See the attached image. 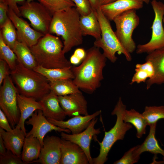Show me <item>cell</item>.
Instances as JSON below:
<instances>
[{
    "mask_svg": "<svg viewBox=\"0 0 164 164\" xmlns=\"http://www.w3.org/2000/svg\"><path fill=\"white\" fill-rule=\"evenodd\" d=\"M85 57L78 66H72L73 82L84 92L91 94L101 85L107 58L100 48L94 46L86 51Z\"/></svg>",
    "mask_w": 164,
    "mask_h": 164,
    "instance_id": "obj_1",
    "label": "cell"
},
{
    "mask_svg": "<svg viewBox=\"0 0 164 164\" xmlns=\"http://www.w3.org/2000/svg\"><path fill=\"white\" fill-rule=\"evenodd\" d=\"M80 17L75 7L56 12L52 16L49 33L61 37L64 53L83 43V35L80 25Z\"/></svg>",
    "mask_w": 164,
    "mask_h": 164,
    "instance_id": "obj_2",
    "label": "cell"
},
{
    "mask_svg": "<svg viewBox=\"0 0 164 164\" xmlns=\"http://www.w3.org/2000/svg\"><path fill=\"white\" fill-rule=\"evenodd\" d=\"M63 47L59 38L48 33L29 48L38 65L47 68L71 67V64L63 51Z\"/></svg>",
    "mask_w": 164,
    "mask_h": 164,
    "instance_id": "obj_3",
    "label": "cell"
},
{
    "mask_svg": "<svg viewBox=\"0 0 164 164\" xmlns=\"http://www.w3.org/2000/svg\"><path fill=\"white\" fill-rule=\"evenodd\" d=\"M10 73L19 93L23 95L39 101L51 91L49 81L45 77L18 61Z\"/></svg>",
    "mask_w": 164,
    "mask_h": 164,
    "instance_id": "obj_4",
    "label": "cell"
},
{
    "mask_svg": "<svg viewBox=\"0 0 164 164\" xmlns=\"http://www.w3.org/2000/svg\"><path fill=\"white\" fill-rule=\"evenodd\" d=\"M126 108L121 97L111 113L115 115L117 119L114 126L108 132H105L104 137L101 142H98L100 145V152L98 156L93 158V164H104L108 160V153L114 144L118 140L124 139L126 132L132 128V126L129 123L125 122L123 114Z\"/></svg>",
    "mask_w": 164,
    "mask_h": 164,
    "instance_id": "obj_5",
    "label": "cell"
},
{
    "mask_svg": "<svg viewBox=\"0 0 164 164\" xmlns=\"http://www.w3.org/2000/svg\"><path fill=\"white\" fill-rule=\"evenodd\" d=\"M95 12L100 25L101 37L99 39L95 40L94 46L101 48L103 54L112 63H115L118 59L116 53L123 54L127 61H131V53L121 43L112 29L110 21L103 13L100 8Z\"/></svg>",
    "mask_w": 164,
    "mask_h": 164,
    "instance_id": "obj_6",
    "label": "cell"
},
{
    "mask_svg": "<svg viewBox=\"0 0 164 164\" xmlns=\"http://www.w3.org/2000/svg\"><path fill=\"white\" fill-rule=\"evenodd\" d=\"M136 10L132 9L125 12L113 20L116 26L115 32L118 38L124 48L131 54L136 48L132 35L140 22Z\"/></svg>",
    "mask_w": 164,
    "mask_h": 164,
    "instance_id": "obj_7",
    "label": "cell"
},
{
    "mask_svg": "<svg viewBox=\"0 0 164 164\" xmlns=\"http://www.w3.org/2000/svg\"><path fill=\"white\" fill-rule=\"evenodd\" d=\"M155 16L151 27L152 30L151 39L148 43L139 44L136 47L138 54H148L156 50L164 47V29L163 17L164 14V4L156 0L151 2Z\"/></svg>",
    "mask_w": 164,
    "mask_h": 164,
    "instance_id": "obj_8",
    "label": "cell"
},
{
    "mask_svg": "<svg viewBox=\"0 0 164 164\" xmlns=\"http://www.w3.org/2000/svg\"><path fill=\"white\" fill-rule=\"evenodd\" d=\"M12 80L9 75H7L1 86L0 107L14 129L19 122L20 114L17 100L19 92Z\"/></svg>",
    "mask_w": 164,
    "mask_h": 164,
    "instance_id": "obj_9",
    "label": "cell"
},
{
    "mask_svg": "<svg viewBox=\"0 0 164 164\" xmlns=\"http://www.w3.org/2000/svg\"><path fill=\"white\" fill-rule=\"evenodd\" d=\"M19 8L21 16L28 19L34 29L44 35L49 33L52 15L44 6L33 1L25 2Z\"/></svg>",
    "mask_w": 164,
    "mask_h": 164,
    "instance_id": "obj_10",
    "label": "cell"
},
{
    "mask_svg": "<svg viewBox=\"0 0 164 164\" xmlns=\"http://www.w3.org/2000/svg\"><path fill=\"white\" fill-rule=\"evenodd\" d=\"M31 117L26 121V124L31 125L32 128L27 133L26 136H32L37 138L40 142L42 147L43 145L44 137L48 132L53 130L67 133L71 132L68 129L62 128L51 123L44 116L41 110L36 111Z\"/></svg>",
    "mask_w": 164,
    "mask_h": 164,
    "instance_id": "obj_11",
    "label": "cell"
},
{
    "mask_svg": "<svg viewBox=\"0 0 164 164\" xmlns=\"http://www.w3.org/2000/svg\"><path fill=\"white\" fill-rule=\"evenodd\" d=\"M8 14L16 29L18 41L25 43L30 47L35 45L44 35L32 28L27 22L17 15L10 8Z\"/></svg>",
    "mask_w": 164,
    "mask_h": 164,
    "instance_id": "obj_12",
    "label": "cell"
},
{
    "mask_svg": "<svg viewBox=\"0 0 164 164\" xmlns=\"http://www.w3.org/2000/svg\"><path fill=\"white\" fill-rule=\"evenodd\" d=\"M98 118H95L91 121L87 128L82 132L77 134H70L61 132V138L74 143L80 146L85 153L90 164H93V158L90 151V143L92 137L101 132L100 128L96 129L94 126Z\"/></svg>",
    "mask_w": 164,
    "mask_h": 164,
    "instance_id": "obj_13",
    "label": "cell"
},
{
    "mask_svg": "<svg viewBox=\"0 0 164 164\" xmlns=\"http://www.w3.org/2000/svg\"><path fill=\"white\" fill-rule=\"evenodd\" d=\"M61 139L52 135L44 138L39 158L34 162L42 164H59L61 157Z\"/></svg>",
    "mask_w": 164,
    "mask_h": 164,
    "instance_id": "obj_14",
    "label": "cell"
},
{
    "mask_svg": "<svg viewBox=\"0 0 164 164\" xmlns=\"http://www.w3.org/2000/svg\"><path fill=\"white\" fill-rule=\"evenodd\" d=\"M60 103L67 116L88 114L87 103L82 92L58 96Z\"/></svg>",
    "mask_w": 164,
    "mask_h": 164,
    "instance_id": "obj_15",
    "label": "cell"
},
{
    "mask_svg": "<svg viewBox=\"0 0 164 164\" xmlns=\"http://www.w3.org/2000/svg\"><path fill=\"white\" fill-rule=\"evenodd\" d=\"M60 164H88L87 158L82 149L76 144L62 138Z\"/></svg>",
    "mask_w": 164,
    "mask_h": 164,
    "instance_id": "obj_16",
    "label": "cell"
},
{
    "mask_svg": "<svg viewBox=\"0 0 164 164\" xmlns=\"http://www.w3.org/2000/svg\"><path fill=\"white\" fill-rule=\"evenodd\" d=\"M142 0H117L111 3L101 5L100 9L110 21L123 13L131 10H138L143 6Z\"/></svg>",
    "mask_w": 164,
    "mask_h": 164,
    "instance_id": "obj_17",
    "label": "cell"
},
{
    "mask_svg": "<svg viewBox=\"0 0 164 164\" xmlns=\"http://www.w3.org/2000/svg\"><path fill=\"white\" fill-rule=\"evenodd\" d=\"M101 110L96 111L91 114L82 116L79 115L73 117L66 121H58L51 119L47 120L53 124L63 129L70 131L72 134L80 133L86 129L92 120L99 115Z\"/></svg>",
    "mask_w": 164,
    "mask_h": 164,
    "instance_id": "obj_18",
    "label": "cell"
},
{
    "mask_svg": "<svg viewBox=\"0 0 164 164\" xmlns=\"http://www.w3.org/2000/svg\"><path fill=\"white\" fill-rule=\"evenodd\" d=\"M44 116L47 118L63 120L67 116L60 103L58 96L51 91L39 101Z\"/></svg>",
    "mask_w": 164,
    "mask_h": 164,
    "instance_id": "obj_19",
    "label": "cell"
},
{
    "mask_svg": "<svg viewBox=\"0 0 164 164\" xmlns=\"http://www.w3.org/2000/svg\"><path fill=\"white\" fill-rule=\"evenodd\" d=\"M145 60L150 61L155 70L154 76L146 81V89L148 90L154 84L164 83V47L148 53Z\"/></svg>",
    "mask_w": 164,
    "mask_h": 164,
    "instance_id": "obj_20",
    "label": "cell"
},
{
    "mask_svg": "<svg viewBox=\"0 0 164 164\" xmlns=\"http://www.w3.org/2000/svg\"><path fill=\"white\" fill-rule=\"evenodd\" d=\"M18 106L20 113L19 120L16 126L27 134L25 126L26 120L31 116L33 112L38 110H42L39 101L31 97H27L19 93L17 94Z\"/></svg>",
    "mask_w": 164,
    "mask_h": 164,
    "instance_id": "obj_21",
    "label": "cell"
},
{
    "mask_svg": "<svg viewBox=\"0 0 164 164\" xmlns=\"http://www.w3.org/2000/svg\"><path fill=\"white\" fill-rule=\"evenodd\" d=\"M14 132H7L0 128V135H1L6 149L15 155L21 156V151L26 134L21 128L16 126Z\"/></svg>",
    "mask_w": 164,
    "mask_h": 164,
    "instance_id": "obj_22",
    "label": "cell"
},
{
    "mask_svg": "<svg viewBox=\"0 0 164 164\" xmlns=\"http://www.w3.org/2000/svg\"><path fill=\"white\" fill-rule=\"evenodd\" d=\"M21 155L23 162L26 164L34 163L39 158L42 147L39 140L32 136H26Z\"/></svg>",
    "mask_w": 164,
    "mask_h": 164,
    "instance_id": "obj_23",
    "label": "cell"
},
{
    "mask_svg": "<svg viewBox=\"0 0 164 164\" xmlns=\"http://www.w3.org/2000/svg\"><path fill=\"white\" fill-rule=\"evenodd\" d=\"M80 22L83 36H91L95 40L101 38L100 25L95 12L92 11L87 15L80 16Z\"/></svg>",
    "mask_w": 164,
    "mask_h": 164,
    "instance_id": "obj_24",
    "label": "cell"
},
{
    "mask_svg": "<svg viewBox=\"0 0 164 164\" xmlns=\"http://www.w3.org/2000/svg\"><path fill=\"white\" fill-rule=\"evenodd\" d=\"M156 124V123L149 126L150 128L149 135L141 145H138L136 151L140 155L146 152L155 155L160 154L163 156L164 159V150L159 146L155 137Z\"/></svg>",
    "mask_w": 164,
    "mask_h": 164,
    "instance_id": "obj_25",
    "label": "cell"
},
{
    "mask_svg": "<svg viewBox=\"0 0 164 164\" xmlns=\"http://www.w3.org/2000/svg\"><path fill=\"white\" fill-rule=\"evenodd\" d=\"M123 120L126 123H129L135 128L136 136L138 138H141L146 133L147 123L142 114L139 113L134 109L127 110L126 108L123 114Z\"/></svg>",
    "mask_w": 164,
    "mask_h": 164,
    "instance_id": "obj_26",
    "label": "cell"
},
{
    "mask_svg": "<svg viewBox=\"0 0 164 164\" xmlns=\"http://www.w3.org/2000/svg\"><path fill=\"white\" fill-rule=\"evenodd\" d=\"M71 67L60 68H47L38 65L33 70L45 77L49 81L63 79H73Z\"/></svg>",
    "mask_w": 164,
    "mask_h": 164,
    "instance_id": "obj_27",
    "label": "cell"
},
{
    "mask_svg": "<svg viewBox=\"0 0 164 164\" xmlns=\"http://www.w3.org/2000/svg\"><path fill=\"white\" fill-rule=\"evenodd\" d=\"M13 50L18 61L25 67L33 69L38 66L30 48L25 43L18 41Z\"/></svg>",
    "mask_w": 164,
    "mask_h": 164,
    "instance_id": "obj_28",
    "label": "cell"
},
{
    "mask_svg": "<svg viewBox=\"0 0 164 164\" xmlns=\"http://www.w3.org/2000/svg\"><path fill=\"white\" fill-rule=\"evenodd\" d=\"M51 91L58 96L80 92L72 79H67L49 81Z\"/></svg>",
    "mask_w": 164,
    "mask_h": 164,
    "instance_id": "obj_29",
    "label": "cell"
},
{
    "mask_svg": "<svg viewBox=\"0 0 164 164\" xmlns=\"http://www.w3.org/2000/svg\"><path fill=\"white\" fill-rule=\"evenodd\" d=\"M0 29V36L4 42L13 50L18 41L16 29L9 18Z\"/></svg>",
    "mask_w": 164,
    "mask_h": 164,
    "instance_id": "obj_30",
    "label": "cell"
},
{
    "mask_svg": "<svg viewBox=\"0 0 164 164\" xmlns=\"http://www.w3.org/2000/svg\"><path fill=\"white\" fill-rule=\"evenodd\" d=\"M53 15L56 12L75 7L72 0H36Z\"/></svg>",
    "mask_w": 164,
    "mask_h": 164,
    "instance_id": "obj_31",
    "label": "cell"
},
{
    "mask_svg": "<svg viewBox=\"0 0 164 164\" xmlns=\"http://www.w3.org/2000/svg\"><path fill=\"white\" fill-rule=\"evenodd\" d=\"M142 114L149 126L164 119V106H146Z\"/></svg>",
    "mask_w": 164,
    "mask_h": 164,
    "instance_id": "obj_32",
    "label": "cell"
},
{
    "mask_svg": "<svg viewBox=\"0 0 164 164\" xmlns=\"http://www.w3.org/2000/svg\"><path fill=\"white\" fill-rule=\"evenodd\" d=\"M0 59L6 62L11 71L15 69L18 63L16 54L4 42L0 36Z\"/></svg>",
    "mask_w": 164,
    "mask_h": 164,
    "instance_id": "obj_33",
    "label": "cell"
},
{
    "mask_svg": "<svg viewBox=\"0 0 164 164\" xmlns=\"http://www.w3.org/2000/svg\"><path fill=\"white\" fill-rule=\"evenodd\" d=\"M138 145L131 149L124 154L119 159L114 162V164H133L138 161L140 155L136 152Z\"/></svg>",
    "mask_w": 164,
    "mask_h": 164,
    "instance_id": "obj_34",
    "label": "cell"
},
{
    "mask_svg": "<svg viewBox=\"0 0 164 164\" xmlns=\"http://www.w3.org/2000/svg\"><path fill=\"white\" fill-rule=\"evenodd\" d=\"M6 154L0 155V164H26L22 161L21 156H18L9 150Z\"/></svg>",
    "mask_w": 164,
    "mask_h": 164,
    "instance_id": "obj_35",
    "label": "cell"
},
{
    "mask_svg": "<svg viewBox=\"0 0 164 164\" xmlns=\"http://www.w3.org/2000/svg\"><path fill=\"white\" fill-rule=\"evenodd\" d=\"M135 72L129 84L130 85L135 83L139 84L142 82H145L148 79L152 77L149 72L145 69L135 68Z\"/></svg>",
    "mask_w": 164,
    "mask_h": 164,
    "instance_id": "obj_36",
    "label": "cell"
},
{
    "mask_svg": "<svg viewBox=\"0 0 164 164\" xmlns=\"http://www.w3.org/2000/svg\"><path fill=\"white\" fill-rule=\"evenodd\" d=\"M72 0L80 16L87 15L93 11L88 0Z\"/></svg>",
    "mask_w": 164,
    "mask_h": 164,
    "instance_id": "obj_37",
    "label": "cell"
},
{
    "mask_svg": "<svg viewBox=\"0 0 164 164\" xmlns=\"http://www.w3.org/2000/svg\"><path fill=\"white\" fill-rule=\"evenodd\" d=\"M9 6L4 0H0V28L3 25L9 18L8 11Z\"/></svg>",
    "mask_w": 164,
    "mask_h": 164,
    "instance_id": "obj_38",
    "label": "cell"
},
{
    "mask_svg": "<svg viewBox=\"0 0 164 164\" xmlns=\"http://www.w3.org/2000/svg\"><path fill=\"white\" fill-rule=\"evenodd\" d=\"M9 120L2 111L0 109V127L5 131L13 132L14 129H12Z\"/></svg>",
    "mask_w": 164,
    "mask_h": 164,
    "instance_id": "obj_39",
    "label": "cell"
},
{
    "mask_svg": "<svg viewBox=\"0 0 164 164\" xmlns=\"http://www.w3.org/2000/svg\"><path fill=\"white\" fill-rule=\"evenodd\" d=\"M8 4L9 8L12 9L18 16H21L17 4L25 2H31L34 0H4Z\"/></svg>",
    "mask_w": 164,
    "mask_h": 164,
    "instance_id": "obj_40",
    "label": "cell"
},
{
    "mask_svg": "<svg viewBox=\"0 0 164 164\" xmlns=\"http://www.w3.org/2000/svg\"><path fill=\"white\" fill-rule=\"evenodd\" d=\"M7 64L4 60L0 59V85H2L6 76L9 75Z\"/></svg>",
    "mask_w": 164,
    "mask_h": 164,
    "instance_id": "obj_41",
    "label": "cell"
},
{
    "mask_svg": "<svg viewBox=\"0 0 164 164\" xmlns=\"http://www.w3.org/2000/svg\"><path fill=\"white\" fill-rule=\"evenodd\" d=\"M86 53V51L84 49L82 48H78L75 50L73 54L82 61L85 57Z\"/></svg>",
    "mask_w": 164,
    "mask_h": 164,
    "instance_id": "obj_42",
    "label": "cell"
},
{
    "mask_svg": "<svg viewBox=\"0 0 164 164\" xmlns=\"http://www.w3.org/2000/svg\"><path fill=\"white\" fill-rule=\"evenodd\" d=\"M91 5L92 10L96 12L100 8L101 6L100 0H88Z\"/></svg>",
    "mask_w": 164,
    "mask_h": 164,
    "instance_id": "obj_43",
    "label": "cell"
},
{
    "mask_svg": "<svg viewBox=\"0 0 164 164\" xmlns=\"http://www.w3.org/2000/svg\"><path fill=\"white\" fill-rule=\"evenodd\" d=\"M6 149L5 147L3 140L0 135V155H5L6 152Z\"/></svg>",
    "mask_w": 164,
    "mask_h": 164,
    "instance_id": "obj_44",
    "label": "cell"
},
{
    "mask_svg": "<svg viewBox=\"0 0 164 164\" xmlns=\"http://www.w3.org/2000/svg\"><path fill=\"white\" fill-rule=\"evenodd\" d=\"M81 60L74 54L71 55L70 61L71 64L77 65L79 63Z\"/></svg>",
    "mask_w": 164,
    "mask_h": 164,
    "instance_id": "obj_45",
    "label": "cell"
},
{
    "mask_svg": "<svg viewBox=\"0 0 164 164\" xmlns=\"http://www.w3.org/2000/svg\"><path fill=\"white\" fill-rule=\"evenodd\" d=\"M116 0H100L101 5L111 3Z\"/></svg>",
    "mask_w": 164,
    "mask_h": 164,
    "instance_id": "obj_46",
    "label": "cell"
},
{
    "mask_svg": "<svg viewBox=\"0 0 164 164\" xmlns=\"http://www.w3.org/2000/svg\"><path fill=\"white\" fill-rule=\"evenodd\" d=\"M144 2L148 4H149L150 2V0H142Z\"/></svg>",
    "mask_w": 164,
    "mask_h": 164,
    "instance_id": "obj_47",
    "label": "cell"
},
{
    "mask_svg": "<svg viewBox=\"0 0 164 164\" xmlns=\"http://www.w3.org/2000/svg\"><path fill=\"white\" fill-rule=\"evenodd\" d=\"M163 28L164 29V14L163 16Z\"/></svg>",
    "mask_w": 164,
    "mask_h": 164,
    "instance_id": "obj_48",
    "label": "cell"
}]
</instances>
